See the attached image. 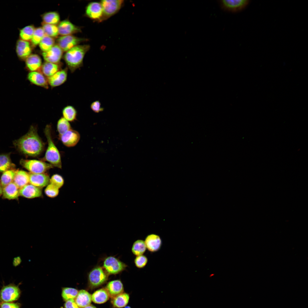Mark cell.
I'll return each instance as SVG.
<instances>
[{
    "label": "cell",
    "instance_id": "cell-24",
    "mask_svg": "<svg viewBox=\"0 0 308 308\" xmlns=\"http://www.w3.org/2000/svg\"><path fill=\"white\" fill-rule=\"evenodd\" d=\"M75 299V301L79 308H84L89 305L92 301L91 295L83 289L78 291Z\"/></svg>",
    "mask_w": 308,
    "mask_h": 308
},
{
    "label": "cell",
    "instance_id": "cell-48",
    "mask_svg": "<svg viewBox=\"0 0 308 308\" xmlns=\"http://www.w3.org/2000/svg\"><path fill=\"white\" fill-rule=\"evenodd\" d=\"M127 307V308H130V307Z\"/></svg>",
    "mask_w": 308,
    "mask_h": 308
},
{
    "label": "cell",
    "instance_id": "cell-18",
    "mask_svg": "<svg viewBox=\"0 0 308 308\" xmlns=\"http://www.w3.org/2000/svg\"><path fill=\"white\" fill-rule=\"evenodd\" d=\"M16 50L18 57L22 60H25L31 54L32 51L30 43L21 39L17 41Z\"/></svg>",
    "mask_w": 308,
    "mask_h": 308
},
{
    "label": "cell",
    "instance_id": "cell-20",
    "mask_svg": "<svg viewBox=\"0 0 308 308\" xmlns=\"http://www.w3.org/2000/svg\"><path fill=\"white\" fill-rule=\"evenodd\" d=\"M19 190L13 182L2 188L3 197L9 200L17 199L20 196Z\"/></svg>",
    "mask_w": 308,
    "mask_h": 308
},
{
    "label": "cell",
    "instance_id": "cell-14",
    "mask_svg": "<svg viewBox=\"0 0 308 308\" xmlns=\"http://www.w3.org/2000/svg\"><path fill=\"white\" fill-rule=\"evenodd\" d=\"M42 194L41 188L28 184L19 190L20 196L25 198L31 199L41 196Z\"/></svg>",
    "mask_w": 308,
    "mask_h": 308
},
{
    "label": "cell",
    "instance_id": "cell-39",
    "mask_svg": "<svg viewBox=\"0 0 308 308\" xmlns=\"http://www.w3.org/2000/svg\"><path fill=\"white\" fill-rule=\"evenodd\" d=\"M45 35L42 27H38L35 29L31 40L33 45L35 46L39 44Z\"/></svg>",
    "mask_w": 308,
    "mask_h": 308
},
{
    "label": "cell",
    "instance_id": "cell-32",
    "mask_svg": "<svg viewBox=\"0 0 308 308\" xmlns=\"http://www.w3.org/2000/svg\"><path fill=\"white\" fill-rule=\"evenodd\" d=\"M16 171L11 169L3 172L0 180V183L2 188L13 182Z\"/></svg>",
    "mask_w": 308,
    "mask_h": 308
},
{
    "label": "cell",
    "instance_id": "cell-15",
    "mask_svg": "<svg viewBox=\"0 0 308 308\" xmlns=\"http://www.w3.org/2000/svg\"><path fill=\"white\" fill-rule=\"evenodd\" d=\"M67 74V67L60 70L52 76L47 78L48 85L52 88L61 85L66 80Z\"/></svg>",
    "mask_w": 308,
    "mask_h": 308
},
{
    "label": "cell",
    "instance_id": "cell-30",
    "mask_svg": "<svg viewBox=\"0 0 308 308\" xmlns=\"http://www.w3.org/2000/svg\"><path fill=\"white\" fill-rule=\"evenodd\" d=\"M63 117L68 121L72 122L76 119L77 112L73 106L68 105L64 107L62 111Z\"/></svg>",
    "mask_w": 308,
    "mask_h": 308
},
{
    "label": "cell",
    "instance_id": "cell-42",
    "mask_svg": "<svg viewBox=\"0 0 308 308\" xmlns=\"http://www.w3.org/2000/svg\"><path fill=\"white\" fill-rule=\"evenodd\" d=\"M147 261L148 260L146 256L141 255L136 256L134 260V263L137 268H141L146 266Z\"/></svg>",
    "mask_w": 308,
    "mask_h": 308
},
{
    "label": "cell",
    "instance_id": "cell-37",
    "mask_svg": "<svg viewBox=\"0 0 308 308\" xmlns=\"http://www.w3.org/2000/svg\"><path fill=\"white\" fill-rule=\"evenodd\" d=\"M45 35L52 37H56L59 34L58 27L55 25L42 23V27Z\"/></svg>",
    "mask_w": 308,
    "mask_h": 308
},
{
    "label": "cell",
    "instance_id": "cell-44",
    "mask_svg": "<svg viewBox=\"0 0 308 308\" xmlns=\"http://www.w3.org/2000/svg\"><path fill=\"white\" fill-rule=\"evenodd\" d=\"M21 305L19 303L1 302L0 308H21Z\"/></svg>",
    "mask_w": 308,
    "mask_h": 308
},
{
    "label": "cell",
    "instance_id": "cell-12",
    "mask_svg": "<svg viewBox=\"0 0 308 308\" xmlns=\"http://www.w3.org/2000/svg\"><path fill=\"white\" fill-rule=\"evenodd\" d=\"M86 14L91 19L100 22L102 17L103 9L100 3L92 2L87 5Z\"/></svg>",
    "mask_w": 308,
    "mask_h": 308
},
{
    "label": "cell",
    "instance_id": "cell-40",
    "mask_svg": "<svg viewBox=\"0 0 308 308\" xmlns=\"http://www.w3.org/2000/svg\"><path fill=\"white\" fill-rule=\"evenodd\" d=\"M59 192V189L50 183L46 186L44 190L46 195L51 198H54L57 196Z\"/></svg>",
    "mask_w": 308,
    "mask_h": 308
},
{
    "label": "cell",
    "instance_id": "cell-4",
    "mask_svg": "<svg viewBox=\"0 0 308 308\" xmlns=\"http://www.w3.org/2000/svg\"><path fill=\"white\" fill-rule=\"evenodd\" d=\"M20 164L24 168L33 174L44 173L53 166L43 161L37 160L22 159L20 161Z\"/></svg>",
    "mask_w": 308,
    "mask_h": 308
},
{
    "label": "cell",
    "instance_id": "cell-2",
    "mask_svg": "<svg viewBox=\"0 0 308 308\" xmlns=\"http://www.w3.org/2000/svg\"><path fill=\"white\" fill-rule=\"evenodd\" d=\"M90 48L88 45H77L66 52L64 60L72 73L82 66L84 56Z\"/></svg>",
    "mask_w": 308,
    "mask_h": 308
},
{
    "label": "cell",
    "instance_id": "cell-23",
    "mask_svg": "<svg viewBox=\"0 0 308 308\" xmlns=\"http://www.w3.org/2000/svg\"><path fill=\"white\" fill-rule=\"evenodd\" d=\"M112 298L123 293V287L121 281L116 280L109 282L105 288Z\"/></svg>",
    "mask_w": 308,
    "mask_h": 308
},
{
    "label": "cell",
    "instance_id": "cell-25",
    "mask_svg": "<svg viewBox=\"0 0 308 308\" xmlns=\"http://www.w3.org/2000/svg\"><path fill=\"white\" fill-rule=\"evenodd\" d=\"M13 182L20 189L29 184V174L23 170L16 171Z\"/></svg>",
    "mask_w": 308,
    "mask_h": 308
},
{
    "label": "cell",
    "instance_id": "cell-41",
    "mask_svg": "<svg viewBox=\"0 0 308 308\" xmlns=\"http://www.w3.org/2000/svg\"><path fill=\"white\" fill-rule=\"evenodd\" d=\"M64 183V181L63 177L58 174L53 175L50 178V183L59 189L63 186Z\"/></svg>",
    "mask_w": 308,
    "mask_h": 308
},
{
    "label": "cell",
    "instance_id": "cell-45",
    "mask_svg": "<svg viewBox=\"0 0 308 308\" xmlns=\"http://www.w3.org/2000/svg\"><path fill=\"white\" fill-rule=\"evenodd\" d=\"M65 308H79L74 299H71L66 301L64 304Z\"/></svg>",
    "mask_w": 308,
    "mask_h": 308
},
{
    "label": "cell",
    "instance_id": "cell-28",
    "mask_svg": "<svg viewBox=\"0 0 308 308\" xmlns=\"http://www.w3.org/2000/svg\"><path fill=\"white\" fill-rule=\"evenodd\" d=\"M129 298V296L128 294L122 293L112 298V303L115 308L123 307L128 304Z\"/></svg>",
    "mask_w": 308,
    "mask_h": 308
},
{
    "label": "cell",
    "instance_id": "cell-5",
    "mask_svg": "<svg viewBox=\"0 0 308 308\" xmlns=\"http://www.w3.org/2000/svg\"><path fill=\"white\" fill-rule=\"evenodd\" d=\"M21 293L19 286L14 284L4 285L0 290V303L14 302L19 299Z\"/></svg>",
    "mask_w": 308,
    "mask_h": 308
},
{
    "label": "cell",
    "instance_id": "cell-38",
    "mask_svg": "<svg viewBox=\"0 0 308 308\" xmlns=\"http://www.w3.org/2000/svg\"><path fill=\"white\" fill-rule=\"evenodd\" d=\"M78 291L76 289L70 287H65L62 289V295L66 301L69 300L74 299L76 297Z\"/></svg>",
    "mask_w": 308,
    "mask_h": 308
},
{
    "label": "cell",
    "instance_id": "cell-6",
    "mask_svg": "<svg viewBox=\"0 0 308 308\" xmlns=\"http://www.w3.org/2000/svg\"><path fill=\"white\" fill-rule=\"evenodd\" d=\"M108 274L103 268L97 266L93 268L88 275V283L92 288L99 287L108 280Z\"/></svg>",
    "mask_w": 308,
    "mask_h": 308
},
{
    "label": "cell",
    "instance_id": "cell-43",
    "mask_svg": "<svg viewBox=\"0 0 308 308\" xmlns=\"http://www.w3.org/2000/svg\"><path fill=\"white\" fill-rule=\"evenodd\" d=\"M90 108L94 112L98 113L104 110V108L101 106V104L99 100L93 102L90 105Z\"/></svg>",
    "mask_w": 308,
    "mask_h": 308
},
{
    "label": "cell",
    "instance_id": "cell-33",
    "mask_svg": "<svg viewBox=\"0 0 308 308\" xmlns=\"http://www.w3.org/2000/svg\"><path fill=\"white\" fill-rule=\"evenodd\" d=\"M146 249L145 242L142 240H138L133 243L131 250L134 255L138 256L143 255Z\"/></svg>",
    "mask_w": 308,
    "mask_h": 308
},
{
    "label": "cell",
    "instance_id": "cell-36",
    "mask_svg": "<svg viewBox=\"0 0 308 308\" xmlns=\"http://www.w3.org/2000/svg\"><path fill=\"white\" fill-rule=\"evenodd\" d=\"M55 41L53 38L45 35L39 44L40 49L43 52L49 50L54 44Z\"/></svg>",
    "mask_w": 308,
    "mask_h": 308
},
{
    "label": "cell",
    "instance_id": "cell-9",
    "mask_svg": "<svg viewBox=\"0 0 308 308\" xmlns=\"http://www.w3.org/2000/svg\"><path fill=\"white\" fill-rule=\"evenodd\" d=\"M85 39L77 37L71 35L62 36L57 39V45L63 51H67L80 43L84 41Z\"/></svg>",
    "mask_w": 308,
    "mask_h": 308
},
{
    "label": "cell",
    "instance_id": "cell-16",
    "mask_svg": "<svg viewBox=\"0 0 308 308\" xmlns=\"http://www.w3.org/2000/svg\"><path fill=\"white\" fill-rule=\"evenodd\" d=\"M27 78L33 84L46 89L48 88L47 78L40 72H30L28 74Z\"/></svg>",
    "mask_w": 308,
    "mask_h": 308
},
{
    "label": "cell",
    "instance_id": "cell-22",
    "mask_svg": "<svg viewBox=\"0 0 308 308\" xmlns=\"http://www.w3.org/2000/svg\"><path fill=\"white\" fill-rule=\"evenodd\" d=\"M25 64L30 72L39 71L42 65L41 59L37 54H31L25 59Z\"/></svg>",
    "mask_w": 308,
    "mask_h": 308
},
{
    "label": "cell",
    "instance_id": "cell-7",
    "mask_svg": "<svg viewBox=\"0 0 308 308\" xmlns=\"http://www.w3.org/2000/svg\"><path fill=\"white\" fill-rule=\"evenodd\" d=\"M122 0H103L100 3L103 9L102 17L100 22L105 20L116 13L121 8Z\"/></svg>",
    "mask_w": 308,
    "mask_h": 308
},
{
    "label": "cell",
    "instance_id": "cell-27",
    "mask_svg": "<svg viewBox=\"0 0 308 308\" xmlns=\"http://www.w3.org/2000/svg\"><path fill=\"white\" fill-rule=\"evenodd\" d=\"M110 297L109 295L105 288L97 290L91 295L92 301L97 304H102L107 301Z\"/></svg>",
    "mask_w": 308,
    "mask_h": 308
},
{
    "label": "cell",
    "instance_id": "cell-3",
    "mask_svg": "<svg viewBox=\"0 0 308 308\" xmlns=\"http://www.w3.org/2000/svg\"><path fill=\"white\" fill-rule=\"evenodd\" d=\"M44 132L47 140L48 146L43 160L48 162L53 167L61 169L62 164L60 155L52 139L50 125H46Z\"/></svg>",
    "mask_w": 308,
    "mask_h": 308
},
{
    "label": "cell",
    "instance_id": "cell-26",
    "mask_svg": "<svg viewBox=\"0 0 308 308\" xmlns=\"http://www.w3.org/2000/svg\"><path fill=\"white\" fill-rule=\"evenodd\" d=\"M60 66L58 63L44 62L42 65L39 71L45 76L48 78L60 70Z\"/></svg>",
    "mask_w": 308,
    "mask_h": 308
},
{
    "label": "cell",
    "instance_id": "cell-29",
    "mask_svg": "<svg viewBox=\"0 0 308 308\" xmlns=\"http://www.w3.org/2000/svg\"><path fill=\"white\" fill-rule=\"evenodd\" d=\"M15 167L14 165L11 161L9 154H3L0 155V172L11 169Z\"/></svg>",
    "mask_w": 308,
    "mask_h": 308
},
{
    "label": "cell",
    "instance_id": "cell-8",
    "mask_svg": "<svg viewBox=\"0 0 308 308\" xmlns=\"http://www.w3.org/2000/svg\"><path fill=\"white\" fill-rule=\"evenodd\" d=\"M103 266L108 274H116L125 270L127 266L117 258L110 256L105 259Z\"/></svg>",
    "mask_w": 308,
    "mask_h": 308
},
{
    "label": "cell",
    "instance_id": "cell-46",
    "mask_svg": "<svg viewBox=\"0 0 308 308\" xmlns=\"http://www.w3.org/2000/svg\"><path fill=\"white\" fill-rule=\"evenodd\" d=\"M84 308H96L95 306L94 305L90 304L89 305L84 307Z\"/></svg>",
    "mask_w": 308,
    "mask_h": 308
},
{
    "label": "cell",
    "instance_id": "cell-1",
    "mask_svg": "<svg viewBox=\"0 0 308 308\" xmlns=\"http://www.w3.org/2000/svg\"><path fill=\"white\" fill-rule=\"evenodd\" d=\"M13 144L21 153L30 157L40 155L44 147V144L38 135L37 128L33 125L26 134L14 141Z\"/></svg>",
    "mask_w": 308,
    "mask_h": 308
},
{
    "label": "cell",
    "instance_id": "cell-31",
    "mask_svg": "<svg viewBox=\"0 0 308 308\" xmlns=\"http://www.w3.org/2000/svg\"><path fill=\"white\" fill-rule=\"evenodd\" d=\"M43 23L55 25L58 24L60 21V16L56 12H50L44 14L42 16Z\"/></svg>",
    "mask_w": 308,
    "mask_h": 308
},
{
    "label": "cell",
    "instance_id": "cell-13",
    "mask_svg": "<svg viewBox=\"0 0 308 308\" xmlns=\"http://www.w3.org/2000/svg\"><path fill=\"white\" fill-rule=\"evenodd\" d=\"M62 143L68 147L76 145L79 141L80 135L77 131L71 129L64 133L59 135Z\"/></svg>",
    "mask_w": 308,
    "mask_h": 308
},
{
    "label": "cell",
    "instance_id": "cell-47",
    "mask_svg": "<svg viewBox=\"0 0 308 308\" xmlns=\"http://www.w3.org/2000/svg\"><path fill=\"white\" fill-rule=\"evenodd\" d=\"M2 187L0 183V196L2 194Z\"/></svg>",
    "mask_w": 308,
    "mask_h": 308
},
{
    "label": "cell",
    "instance_id": "cell-10",
    "mask_svg": "<svg viewBox=\"0 0 308 308\" xmlns=\"http://www.w3.org/2000/svg\"><path fill=\"white\" fill-rule=\"evenodd\" d=\"M248 0H222L219 1L222 8L232 12L240 11L244 9L249 3Z\"/></svg>",
    "mask_w": 308,
    "mask_h": 308
},
{
    "label": "cell",
    "instance_id": "cell-11",
    "mask_svg": "<svg viewBox=\"0 0 308 308\" xmlns=\"http://www.w3.org/2000/svg\"><path fill=\"white\" fill-rule=\"evenodd\" d=\"M63 51L57 45H54L49 50L43 52L42 55L46 62L58 63L61 58Z\"/></svg>",
    "mask_w": 308,
    "mask_h": 308
},
{
    "label": "cell",
    "instance_id": "cell-34",
    "mask_svg": "<svg viewBox=\"0 0 308 308\" xmlns=\"http://www.w3.org/2000/svg\"><path fill=\"white\" fill-rule=\"evenodd\" d=\"M33 25L27 26L20 30L19 36L21 39L28 41L31 40L35 30Z\"/></svg>",
    "mask_w": 308,
    "mask_h": 308
},
{
    "label": "cell",
    "instance_id": "cell-35",
    "mask_svg": "<svg viewBox=\"0 0 308 308\" xmlns=\"http://www.w3.org/2000/svg\"><path fill=\"white\" fill-rule=\"evenodd\" d=\"M57 128L59 135L64 133L72 129L69 122L63 117H61L58 120Z\"/></svg>",
    "mask_w": 308,
    "mask_h": 308
},
{
    "label": "cell",
    "instance_id": "cell-17",
    "mask_svg": "<svg viewBox=\"0 0 308 308\" xmlns=\"http://www.w3.org/2000/svg\"><path fill=\"white\" fill-rule=\"evenodd\" d=\"M29 183L38 187H46L50 183V178L46 173L33 174L29 173Z\"/></svg>",
    "mask_w": 308,
    "mask_h": 308
},
{
    "label": "cell",
    "instance_id": "cell-19",
    "mask_svg": "<svg viewBox=\"0 0 308 308\" xmlns=\"http://www.w3.org/2000/svg\"><path fill=\"white\" fill-rule=\"evenodd\" d=\"M57 27L59 34L62 36L70 35L81 31L79 27L67 20L60 22Z\"/></svg>",
    "mask_w": 308,
    "mask_h": 308
},
{
    "label": "cell",
    "instance_id": "cell-21",
    "mask_svg": "<svg viewBox=\"0 0 308 308\" xmlns=\"http://www.w3.org/2000/svg\"><path fill=\"white\" fill-rule=\"evenodd\" d=\"M146 248L151 252L158 251L161 245V240L160 237L155 234H151L147 236L144 241Z\"/></svg>",
    "mask_w": 308,
    "mask_h": 308
}]
</instances>
